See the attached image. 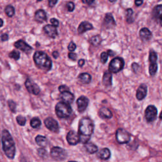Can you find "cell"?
Returning <instances> with one entry per match:
<instances>
[{"label": "cell", "instance_id": "cell-1", "mask_svg": "<svg viewBox=\"0 0 162 162\" xmlns=\"http://www.w3.org/2000/svg\"><path fill=\"white\" fill-rule=\"evenodd\" d=\"M94 131V123L92 120L88 117L81 118L79 122V132L80 142L86 144L91 138Z\"/></svg>", "mask_w": 162, "mask_h": 162}, {"label": "cell", "instance_id": "cell-2", "mask_svg": "<svg viewBox=\"0 0 162 162\" xmlns=\"http://www.w3.org/2000/svg\"><path fill=\"white\" fill-rule=\"evenodd\" d=\"M2 143L3 149L6 156L10 159H13L15 155V146L11 134L7 130L2 132Z\"/></svg>", "mask_w": 162, "mask_h": 162}, {"label": "cell", "instance_id": "cell-3", "mask_svg": "<svg viewBox=\"0 0 162 162\" xmlns=\"http://www.w3.org/2000/svg\"><path fill=\"white\" fill-rule=\"evenodd\" d=\"M34 60L39 69L49 71L52 67V62L47 54L43 51H36L34 55Z\"/></svg>", "mask_w": 162, "mask_h": 162}, {"label": "cell", "instance_id": "cell-4", "mask_svg": "<svg viewBox=\"0 0 162 162\" xmlns=\"http://www.w3.org/2000/svg\"><path fill=\"white\" fill-rule=\"evenodd\" d=\"M55 112L57 115L60 118L69 117L72 114V110L69 104L65 102H59L55 106Z\"/></svg>", "mask_w": 162, "mask_h": 162}, {"label": "cell", "instance_id": "cell-5", "mask_svg": "<svg viewBox=\"0 0 162 162\" xmlns=\"http://www.w3.org/2000/svg\"><path fill=\"white\" fill-rule=\"evenodd\" d=\"M125 65L124 60L121 57L114 58L109 64V70L111 73H116L124 69Z\"/></svg>", "mask_w": 162, "mask_h": 162}, {"label": "cell", "instance_id": "cell-6", "mask_svg": "<svg viewBox=\"0 0 162 162\" xmlns=\"http://www.w3.org/2000/svg\"><path fill=\"white\" fill-rule=\"evenodd\" d=\"M157 60H158L157 53L154 50H151L150 51V55H149V72L151 76H154L157 72L158 70Z\"/></svg>", "mask_w": 162, "mask_h": 162}, {"label": "cell", "instance_id": "cell-7", "mask_svg": "<svg viewBox=\"0 0 162 162\" xmlns=\"http://www.w3.org/2000/svg\"><path fill=\"white\" fill-rule=\"evenodd\" d=\"M115 137L117 143L121 144L128 143L131 139V134L122 128H119L117 130Z\"/></svg>", "mask_w": 162, "mask_h": 162}, {"label": "cell", "instance_id": "cell-8", "mask_svg": "<svg viewBox=\"0 0 162 162\" xmlns=\"http://www.w3.org/2000/svg\"><path fill=\"white\" fill-rule=\"evenodd\" d=\"M51 157L55 160L62 161L64 160L67 157V153L66 151L60 147H53L51 150Z\"/></svg>", "mask_w": 162, "mask_h": 162}, {"label": "cell", "instance_id": "cell-9", "mask_svg": "<svg viewBox=\"0 0 162 162\" xmlns=\"http://www.w3.org/2000/svg\"><path fill=\"white\" fill-rule=\"evenodd\" d=\"M158 110L154 105H149L145 110V119L147 123H151L157 118Z\"/></svg>", "mask_w": 162, "mask_h": 162}, {"label": "cell", "instance_id": "cell-10", "mask_svg": "<svg viewBox=\"0 0 162 162\" xmlns=\"http://www.w3.org/2000/svg\"><path fill=\"white\" fill-rule=\"evenodd\" d=\"M152 15L154 21L162 27V5L155 6L153 10Z\"/></svg>", "mask_w": 162, "mask_h": 162}, {"label": "cell", "instance_id": "cell-11", "mask_svg": "<svg viewBox=\"0 0 162 162\" xmlns=\"http://www.w3.org/2000/svg\"><path fill=\"white\" fill-rule=\"evenodd\" d=\"M25 86L26 87L28 91L31 93L34 94V95H37L40 92V88L36 83H34L30 79H28L25 81Z\"/></svg>", "mask_w": 162, "mask_h": 162}, {"label": "cell", "instance_id": "cell-12", "mask_svg": "<svg viewBox=\"0 0 162 162\" xmlns=\"http://www.w3.org/2000/svg\"><path fill=\"white\" fill-rule=\"evenodd\" d=\"M44 124L51 132H57L59 130V126L57 122L53 118H47L44 120Z\"/></svg>", "mask_w": 162, "mask_h": 162}, {"label": "cell", "instance_id": "cell-13", "mask_svg": "<svg viewBox=\"0 0 162 162\" xmlns=\"http://www.w3.org/2000/svg\"><path fill=\"white\" fill-rule=\"evenodd\" d=\"M15 46L18 50H21L27 54L30 53L32 50V47L29 46L28 44H27L22 40H17V42H15Z\"/></svg>", "mask_w": 162, "mask_h": 162}, {"label": "cell", "instance_id": "cell-14", "mask_svg": "<svg viewBox=\"0 0 162 162\" xmlns=\"http://www.w3.org/2000/svg\"><path fill=\"white\" fill-rule=\"evenodd\" d=\"M66 140L70 145H76L80 141L79 134L76 132L71 131L67 134Z\"/></svg>", "mask_w": 162, "mask_h": 162}, {"label": "cell", "instance_id": "cell-15", "mask_svg": "<svg viewBox=\"0 0 162 162\" xmlns=\"http://www.w3.org/2000/svg\"><path fill=\"white\" fill-rule=\"evenodd\" d=\"M89 104V99L85 96H80L77 100V105L78 110L79 112L82 113L86 110Z\"/></svg>", "mask_w": 162, "mask_h": 162}, {"label": "cell", "instance_id": "cell-16", "mask_svg": "<svg viewBox=\"0 0 162 162\" xmlns=\"http://www.w3.org/2000/svg\"><path fill=\"white\" fill-rule=\"evenodd\" d=\"M147 87L146 85L144 84H141L137 89L136 94V98L139 101L144 99L147 95Z\"/></svg>", "mask_w": 162, "mask_h": 162}, {"label": "cell", "instance_id": "cell-17", "mask_svg": "<svg viewBox=\"0 0 162 162\" xmlns=\"http://www.w3.org/2000/svg\"><path fill=\"white\" fill-rule=\"evenodd\" d=\"M43 30L44 32L49 37L55 38L58 36V31L55 26L53 25H46L44 27Z\"/></svg>", "mask_w": 162, "mask_h": 162}, {"label": "cell", "instance_id": "cell-18", "mask_svg": "<svg viewBox=\"0 0 162 162\" xmlns=\"http://www.w3.org/2000/svg\"><path fill=\"white\" fill-rule=\"evenodd\" d=\"M104 25L106 29H110L114 28L116 25V22L111 13H106L104 19Z\"/></svg>", "mask_w": 162, "mask_h": 162}, {"label": "cell", "instance_id": "cell-19", "mask_svg": "<svg viewBox=\"0 0 162 162\" xmlns=\"http://www.w3.org/2000/svg\"><path fill=\"white\" fill-rule=\"evenodd\" d=\"M60 99L62 100L63 102L68 104H71L74 99V96L72 93H71L69 91H67L61 92V94L60 95Z\"/></svg>", "mask_w": 162, "mask_h": 162}, {"label": "cell", "instance_id": "cell-20", "mask_svg": "<svg viewBox=\"0 0 162 162\" xmlns=\"http://www.w3.org/2000/svg\"><path fill=\"white\" fill-rule=\"evenodd\" d=\"M152 32L147 28H144L141 29L139 31V36L142 40L143 41H148L152 37Z\"/></svg>", "mask_w": 162, "mask_h": 162}, {"label": "cell", "instance_id": "cell-21", "mask_svg": "<svg viewBox=\"0 0 162 162\" xmlns=\"http://www.w3.org/2000/svg\"><path fill=\"white\" fill-rule=\"evenodd\" d=\"M93 29V26L91 24L88 22H83L80 23L78 28V32L80 34L86 32L87 31Z\"/></svg>", "mask_w": 162, "mask_h": 162}, {"label": "cell", "instance_id": "cell-22", "mask_svg": "<svg viewBox=\"0 0 162 162\" xmlns=\"http://www.w3.org/2000/svg\"><path fill=\"white\" fill-rule=\"evenodd\" d=\"M99 115L103 118L109 119L113 117V114L111 110L108 108L102 107L99 110Z\"/></svg>", "mask_w": 162, "mask_h": 162}, {"label": "cell", "instance_id": "cell-23", "mask_svg": "<svg viewBox=\"0 0 162 162\" xmlns=\"http://www.w3.org/2000/svg\"><path fill=\"white\" fill-rule=\"evenodd\" d=\"M35 20L39 23L45 22L47 20L46 13L43 10H39L35 13Z\"/></svg>", "mask_w": 162, "mask_h": 162}, {"label": "cell", "instance_id": "cell-24", "mask_svg": "<svg viewBox=\"0 0 162 162\" xmlns=\"http://www.w3.org/2000/svg\"><path fill=\"white\" fill-rule=\"evenodd\" d=\"M98 157L103 160H109L111 157V152L109 148H103L98 153Z\"/></svg>", "mask_w": 162, "mask_h": 162}, {"label": "cell", "instance_id": "cell-25", "mask_svg": "<svg viewBox=\"0 0 162 162\" xmlns=\"http://www.w3.org/2000/svg\"><path fill=\"white\" fill-rule=\"evenodd\" d=\"M103 84L105 87H110L112 85V75L110 71L105 72L103 77Z\"/></svg>", "mask_w": 162, "mask_h": 162}, {"label": "cell", "instance_id": "cell-26", "mask_svg": "<svg viewBox=\"0 0 162 162\" xmlns=\"http://www.w3.org/2000/svg\"><path fill=\"white\" fill-rule=\"evenodd\" d=\"M36 143L40 147H46L48 144V141L46 137L38 135L36 138Z\"/></svg>", "mask_w": 162, "mask_h": 162}, {"label": "cell", "instance_id": "cell-27", "mask_svg": "<svg viewBox=\"0 0 162 162\" xmlns=\"http://www.w3.org/2000/svg\"><path fill=\"white\" fill-rule=\"evenodd\" d=\"M79 79L83 84H89L91 81V76L87 73H83L79 75Z\"/></svg>", "mask_w": 162, "mask_h": 162}, {"label": "cell", "instance_id": "cell-28", "mask_svg": "<svg viewBox=\"0 0 162 162\" xmlns=\"http://www.w3.org/2000/svg\"><path fill=\"white\" fill-rule=\"evenodd\" d=\"M85 148L87 152H88L89 154L95 153L98 151V150L97 146L92 143H90V142H87V143H86Z\"/></svg>", "mask_w": 162, "mask_h": 162}, {"label": "cell", "instance_id": "cell-29", "mask_svg": "<svg viewBox=\"0 0 162 162\" xmlns=\"http://www.w3.org/2000/svg\"><path fill=\"white\" fill-rule=\"evenodd\" d=\"M89 42L93 46H98L101 43V42H102V38H101V37L99 35L94 36L90 39Z\"/></svg>", "mask_w": 162, "mask_h": 162}, {"label": "cell", "instance_id": "cell-30", "mask_svg": "<svg viewBox=\"0 0 162 162\" xmlns=\"http://www.w3.org/2000/svg\"><path fill=\"white\" fill-rule=\"evenodd\" d=\"M133 14L134 11L131 8H128L126 10V14H125V18H126V21L127 23L131 24L134 22V17H133Z\"/></svg>", "mask_w": 162, "mask_h": 162}, {"label": "cell", "instance_id": "cell-31", "mask_svg": "<svg viewBox=\"0 0 162 162\" xmlns=\"http://www.w3.org/2000/svg\"><path fill=\"white\" fill-rule=\"evenodd\" d=\"M5 11L6 15L9 17H11L15 14V8L11 5H8L6 6Z\"/></svg>", "mask_w": 162, "mask_h": 162}, {"label": "cell", "instance_id": "cell-32", "mask_svg": "<svg viewBox=\"0 0 162 162\" xmlns=\"http://www.w3.org/2000/svg\"><path fill=\"white\" fill-rule=\"evenodd\" d=\"M41 125V122L38 118H34L31 120V125L32 128H38Z\"/></svg>", "mask_w": 162, "mask_h": 162}, {"label": "cell", "instance_id": "cell-33", "mask_svg": "<svg viewBox=\"0 0 162 162\" xmlns=\"http://www.w3.org/2000/svg\"><path fill=\"white\" fill-rule=\"evenodd\" d=\"M109 54H108L107 52H103L101 54V57H100V60L101 62L105 64L106 63L108 59H109Z\"/></svg>", "mask_w": 162, "mask_h": 162}, {"label": "cell", "instance_id": "cell-34", "mask_svg": "<svg viewBox=\"0 0 162 162\" xmlns=\"http://www.w3.org/2000/svg\"><path fill=\"white\" fill-rule=\"evenodd\" d=\"M9 56L11 58H13L15 60H18L20 58V53L18 51L13 50L10 53Z\"/></svg>", "mask_w": 162, "mask_h": 162}, {"label": "cell", "instance_id": "cell-35", "mask_svg": "<svg viewBox=\"0 0 162 162\" xmlns=\"http://www.w3.org/2000/svg\"><path fill=\"white\" fill-rule=\"evenodd\" d=\"M17 123L21 126H24L25 123H26V118L25 117H24V116H22V115H18L17 117Z\"/></svg>", "mask_w": 162, "mask_h": 162}, {"label": "cell", "instance_id": "cell-36", "mask_svg": "<svg viewBox=\"0 0 162 162\" xmlns=\"http://www.w3.org/2000/svg\"><path fill=\"white\" fill-rule=\"evenodd\" d=\"M8 104L9 108H10V110L11 111V112L15 113V111H16V107H17L16 103H15L13 101L9 100V101H8Z\"/></svg>", "mask_w": 162, "mask_h": 162}, {"label": "cell", "instance_id": "cell-37", "mask_svg": "<svg viewBox=\"0 0 162 162\" xmlns=\"http://www.w3.org/2000/svg\"><path fill=\"white\" fill-rule=\"evenodd\" d=\"M37 152H38V154L39 155V157H40L41 158H46L47 155H48L46 150H44V148H40V149L38 150Z\"/></svg>", "mask_w": 162, "mask_h": 162}, {"label": "cell", "instance_id": "cell-38", "mask_svg": "<svg viewBox=\"0 0 162 162\" xmlns=\"http://www.w3.org/2000/svg\"><path fill=\"white\" fill-rule=\"evenodd\" d=\"M66 6L67 10L70 12L73 11L74 10V9H75V5H74V3L72 2H69L67 3Z\"/></svg>", "mask_w": 162, "mask_h": 162}, {"label": "cell", "instance_id": "cell-39", "mask_svg": "<svg viewBox=\"0 0 162 162\" xmlns=\"http://www.w3.org/2000/svg\"><path fill=\"white\" fill-rule=\"evenodd\" d=\"M131 68L135 73H137L140 70V66L137 63H133L131 65Z\"/></svg>", "mask_w": 162, "mask_h": 162}, {"label": "cell", "instance_id": "cell-40", "mask_svg": "<svg viewBox=\"0 0 162 162\" xmlns=\"http://www.w3.org/2000/svg\"><path fill=\"white\" fill-rule=\"evenodd\" d=\"M68 49L70 51H75V50L76 49V44L73 42H70L68 46Z\"/></svg>", "mask_w": 162, "mask_h": 162}, {"label": "cell", "instance_id": "cell-41", "mask_svg": "<svg viewBox=\"0 0 162 162\" xmlns=\"http://www.w3.org/2000/svg\"><path fill=\"white\" fill-rule=\"evenodd\" d=\"M59 91H60V92H65V91H69V88L68 87H67L66 86H60L58 88Z\"/></svg>", "mask_w": 162, "mask_h": 162}, {"label": "cell", "instance_id": "cell-42", "mask_svg": "<svg viewBox=\"0 0 162 162\" xmlns=\"http://www.w3.org/2000/svg\"><path fill=\"white\" fill-rule=\"evenodd\" d=\"M50 22H51V23L52 24V25H54V26H55L56 28H57V27H58V26L59 25V22H58V20L57 19H56V18H51V19L50 20Z\"/></svg>", "mask_w": 162, "mask_h": 162}, {"label": "cell", "instance_id": "cell-43", "mask_svg": "<svg viewBox=\"0 0 162 162\" xmlns=\"http://www.w3.org/2000/svg\"><path fill=\"white\" fill-rule=\"evenodd\" d=\"M69 58L72 60H76L77 57V55L76 53L71 52L69 54Z\"/></svg>", "mask_w": 162, "mask_h": 162}, {"label": "cell", "instance_id": "cell-44", "mask_svg": "<svg viewBox=\"0 0 162 162\" xmlns=\"http://www.w3.org/2000/svg\"><path fill=\"white\" fill-rule=\"evenodd\" d=\"M58 0H48V3H49V6L50 7H53L57 3Z\"/></svg>", "mask_w": 162, "mask_h": 162}, {"label": "cell", "instance_id": "cell-45", "mask_svg": "<svg viewBox=\"0 0 162 162\" xmlns=\"http://www.w3.org/2000/svg\"><path fill=\"white\" fill-rule=\"evenodd\" d=\"M143 3V0H135V5L137 6H141Z\"/></svg>", "mask_w": 162, "mask_h": 162}, {"label": "cell", "instance_id": "cell-46", "mask_svg": "<svg viewBox=\"0 0 162 162\" xmlns=\"http://www.w3.org/2000/svg\"><path fill=\"white\" fill-rule=\"evenodd\" d=\"M8 39V34H4L2 36V40H3V41H6V40H7Z\"/></svg>", "mask_w": 162, "mask_h": 162}, {"label": "cell", "instance_id": "cell-47", "mask_svg": "<svg viewBox=\"0 0 162 162\" xmlns=\"http://www.w3.org/2000/svg\"><path fill=\"white\" fill-rule=\"evenodd\" d=\"M83 2L85 3H87V5H92L94 2V0H83Z\"/></svg>", "mask_w": 162, "mask_h": 162}, {"label": "cell", "instance_id": "cell-48", "mask_svg": "<svg viewBox=\"0 0 162 162\" xmlns=\"http://www.w3.org/2000/svg\"><path fill=\"white\" fill-rule=\"evenodd\" d=\"M85 63V60H83V59H80L79 62H78V65L80 66H83Z\"/></svg>", "mask_w": 162, "mask_h": 162}, {"label": "cell", "instance_id": "cell-49", "mask_svg": "<svg viewBox=\"0 0 162 162\" xmlns=\"http://www.w3.org/2000/svg\"><path fill=\"white\" fill-rule=\"evenodd\" d=\"M107 53H108V54H109V56H111V57H113V56H115V53L112 50H108Z\"/></svg>", "mask_w": 162, "mask_h": 162}, {"label": "cell", "instance_id": "cell-50", "mask_svg": "<svg viewBox=\"0 0 162 162\" xmlns=\"http://www.w3.org/2000/svg\"><path fill=\"white\" fill-rule=\"evenodd\" d=\"M53 57L55 58V59L57 58L58 57V56H59V53H58V52L57 51H54V52L53 53Z\"/></svg>", "mask_w": 162, "mask_h": 162}, {"label": "cell", "instance_id": "cell-51", "mask_svg": "<svg viewBox=\"0 0 162 162\" xmlns=\"http://www.w3.org/2000/svg\"><path fill=\"white\" fill-rule=\"evenodd\" d=\"M3 25V20L0 18V28H2V27Z\"/></svg>", "mask_w": 162, "mask_h": 162}, {"label": "cell", "instance_id": "cell-52", "mask_svg": "<svg viewBox=\"0 0 162 162\" xmlns=\"http://www.w3.org/2000/svg\"><path fill=\"white\" fill-rule=\"evenodd\" d=\"M160 120H162V111H161V112L160 113Z\"/></svg>", "mask_w": 162, "mask_h": 162}, {"label": "cell", "instance_id": "cell-53", "mask_svg": "<svg viewBox=\"0 0 162 162\" xmlns=\"http://www.w3.org/2000/svg\"><path fill=\"white\" fill-rule=\"evenodd\" d=\"M117 1V0H109V2H110L111 3H114L115 2Z\"/></svg>", "mask_w": 162, "mask_h": 162}, {"label": "cell", "instance_id": "cell-54", "mask_svg": "<svg viewBox=\"0 0 162 162\" xmlns=\"http://www.w3.org/2000/svg\"><path fill=\"white\" fill-rule=\"evenodd\" d=\"M42 1V0H37V2H41Z\"/></svg>", "mask_w": 162, "mask_h": 162}]
</instances>
